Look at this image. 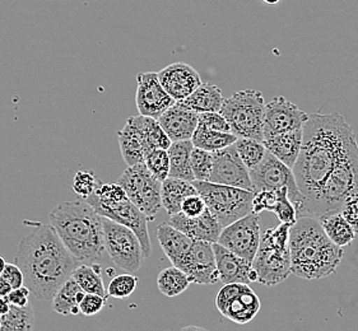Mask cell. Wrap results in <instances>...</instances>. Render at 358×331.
<instances>
[{"instance_id": "obj_47", "label": "cell", "mask_w": 358, "mask_h": 331, "mask_svg": "<svg viewBox=\"0 0 358 331\" xmlns=\"http://www.w3.org/2000/svg\"><path fill=\"white\" fill-rule=\"evenodd\" d=\"M29 295L31 289L27 286H22L20 288L12 289V292L8 295V301L15 306H27L29 303Z\"/></svg>"}, {"instance_id": "obj_38", "label": "cell", "mask_w": 358, "mask_h": 331, "mask_svg": "<svg viewBox=\"0 0 358 331\" xmlns=\"http://www.w3.org/2000/svg\"><path fill=\"white\" fill-rule=\"evenodd\" d=\"M136 286H138V277L131 273L120 274L113 278L108 283V297H114L119 300L128 298L129 295L134 293Z\"/></svg>"}, {"instance_id": "obj_26", "label": "cell", "mask_w": 358, "mask_h": 331, "mask_svg": "<svg viewBox=\"0 0 358 331\" xmlns=\"http://www.w3.org/2000/svg\"><path fill=\"white\" fill-rule=\"evenodd\" d=\"M195 194H198V190L190 181L175 179V177H167L165 181H162V187H161L162 207L165 208L169 216L180 213L182 202L187 199V196Z\"/></svg>"}, {"instance_id": "obj_32", "label": "cell", "mask_w": 358, "mask_h": 331, "mask_svg": "<svg viewBox=\"0 0 358 331\" xmlns=\"http://www.w3.org/2000/svg\"><path fill=\"white\" fill-rule=\"evenodd\" d=\"M319 222L322 223V228L330 240L341 247L351 245L356 237V232L342 213L322 216L319 218Z\"/></svg>"}, {"instance_id": "obj_5", "label": "cell", "mask_w": 358, "mask_h": 331, "mask_svg": "<svg viewBox=\"0 0 358 331\" xmlns=\"http://www.w3.org/2000/svg\"><path fill=\"white\" fill-rule=\"evenodd\" d=\"M358 194L357 140L344 153L334 170L322 181L313 196L306 199L303 216L322 218L341 213L348 196Z\"/></svg>"}, {"instance_id": "obj_22", "label": "cell", "mask_w": 358, "mask_h": 331, "mask_svg": "<svg viewBox=\"0 0 358 331\" xmlns=\"http://www.w3.org/2000/svg\"><path fill=\"white\" fill-rule=\"evenodd\" d=\"M158 122L172 142L192 140L199 124V114L176 102L159 116Z\"/></svg>"}, {"instance_id": "obj_7", "label": "cell", "mask_w": 358, "mask_h": 331, "mask_svg": "<svg viewBox=\"0 0 358 331\" xmlns=\"http://www.w3.org/2000/svg\"><path fill=\"white\" fill-rule=\"evenodd\" d=\"M265 105L258 89H244L224 98L221 114L229 122L231 131L238 138L264 142Z\"/></svg>"}, {"instance_id": "obj_6", "label": "cell", "mask_w": 358, "mask_h": 331, "mask_svg": "<svg viewBox=\"0 0 358 331\" xmlns=\"http://www.w3.org/2000/svg\"><path fill=\"white\" fill-rule=\"evenodd\" d=\"M291 227L289 224L280 223L263 233L258 251L252 260L259 283L272 287L283 283L292 274L289 251Z\"/></svg>"}, {"instance_id": "obj_24", "label": "cell", "mask_w": 358, "mask_h": 331, "mask_svg": "<svg viewBox=\"0 0 358 331\" xmlns=\"http://www.w3.org/2000/svg\"><path fill=\"white\" fill-rule=\"evenodd\" d=\"M302 138L303 128H300L266 138L263 143L266 151L271 152L280 162H283L285 165L294 170L301 152Z\"/></svg>"}, {"instance_id": "obj_46", "label": "cell", "mask_w": 358, "mask_h": 331, "mask_svg": "<svg viewBox=\"0 0 358 331\" xmlns=\"http://www.w3.org/2000/svg\"><path fill=\"white\" fill-rule=\"evenodd\" d=\"M1 277L12 286L13 289L24 286V274L17 264H7Z\"/></svg>"}, {"instance_id": "obj_42", "label": "cell", "mask_w": 358, "mask_h": 331, "mask_svg": "<svg viewBox=\"0 0 358 331\" xmlns=\"http://www.w3.org/2000/svg\"><path fill=\"white\" fill-rule=\"evenodd\" d=\"M199 124L207 126L209 129L223 131V133H232L229 122L220 111L213 112H201L199 114Z\"/></svg>"}, {"instance_id": "obj_20", "label": "cell", "mask_w": 358, "mask_h": 331, "mask_svg": "<svg viewBox=\"0 0 358 331\" xmlns=\"http://www.w3.org/2000/svg\"><path fill=\"white\" fill-rule=\"evenodd\" d=\"M215 247V261L220 273V281L223 284L227 283H245L250 284L258 281V273L252 267V263L229 251L224 246L218 242L213 244Z\"/></svg>"}, {"instance_id": "obj_10", "label": "cell", "mask_w": 358, "mask_h": 331, "mask_svg": "<svg viewBox=\"0 0 358 331\" xmlns=\"http://www.w3.org/2000/svg\"><path fill=\"white\" fill-rule=\"evenodd\" d=\"M117 184L125 190L130 202L134 203L150 221H155L159 209L162 208V182L153 176L144 162L128 166Z\"/></svg>"}, {"instance_id": "obj_3", "label": "cell", "mask_w": 358, "mask_h": 331, "mask_svg": "<svg viewBox=\"0 0 358 331\" xmlns=\"http://www.w3.org/2000/svg\"><path fill=\"white\" fill-rule=\"evenodd\" d=\"M291 270L305 281H319L337 272L343 247L336 245L314 216H299L289 230Z\"/></svg>"}, {"instance_id": "obj_28", "label": "cell", "mask_w": 358, "mask_h": 331, "mask_svg": "<svg viewBox=\"0 0 358 331\" xmlns=\"http://www.w3.org/2000/svg\"><path fill=\"white\" fill-rule=\"evenodd\" d=\"M194 145L192 140L172 142L169 152L170 157V173L169 177L182 179L193 182L195 180L192 168V152Z\"/></svg>"}, {"instance_id": "obj_49", "label": "cell", "mask_w": 358, "mask_h": 331, "mask_svg": "<svg viewBox=\"0 0 358 331\" xmlns=\"http://www.w3.org/2000/svg\"><path fill=\"white\" fill-rule=\"evenodd\" d=\"M10 307V302L8 301V297L0 295V316L6 315Z\"/></svg>"}, {"instance_id": "obj_41", "label": "cell", "mask_w": 358, "mask_h": 331, "mask_svg": "<svg viewBox=\"0 0 358 331\" xmlns=\"http://www.w3.org/2000/svg\"><path fill=\"white\" fill-rule=\"evenodd\" d=\"M278 202V196L275 191L272 190H259L255 191L254 199H252V212L260 214L262 212L268 210L273 212Z\"/></svg>"}, {"instance_id": "obj_15", "label": "cell", "mask_w": 358, "mask_h": 331, "mask_svg": "<svg viewBox=\"0 0 358 331\" xmlns=\"http://www.w3.org/2000/svg\"><path fill=\"white\" fill-rule=\"evenodd\" d=\"M208 181L254 191L249 168L243 162L235 145L213 152V167Z\"/></svg>"}, {"instance_id": "obj_8", "label": "cell", "mask_w": 358, "mask_h": 331, "mask_svg": "<svg viewBox=\"0 0 358 331\" xmlns=\"http://www.w3.org/2000/svg\"><path fill=\"white\" fill-rule=\"evenodd\" d=\"M193 185L222 227L236 222L252 212V199L255 193L251 190L210 181L194 180Z\"/></svg>"}, {"instance_id": "obj_16", "label": "cell", "mask_w": 358, "mask_h": 331, "mask_svg": "<svg viewBox=\"0 0 358 331\" xmlns=\"http://www.w3.org/2000/svg\"><path fill=\"white\" fill-rule=\"evenodd\" d=\"M176 101L167 94L158 73H139L136 75V105L139 115L159 119Z\"/></svg>"}, {"instance_id": "obj_12", "label": "cell", "mask_w": 358, "mask_h": 331, "mask_svg": "<svg viewBox=\"0 0 358 331\" xmlns=\"http://www.w3.org/2000/svg\"><path fill=\"white\" fill-rule=\"evenodd\" d=\"M215 307L235 324H249L262 307L258 295L249 284L227 283L215 297Z\"/></svg>"}, {"instance_id": "obj_40", "label": "cell", "mask_w": 358, "mask_h": 331, "mask_svg": "<svg viewBox=\"0 0 358 331\" xmlns=\"http://www.w3.org/2000/svg\"><path fill=\"white\" fill-rule=\"evenodd\" d=\"M99 180L96 179L94 171L87 170H79L78 172L74 175L72 181L73 191L78 195L79 198L86 199L90 195L94 194Z\"/></svg>"}, {"instance_id": "obj_9", "label": "cell", "mask_w": 358, "mask_h": 331, "mask_svg": "<svg viewBox=\"0 0 358 331\" xmlns=\"http://www.w3.org/2000/svg\"><path fill=\"white\" fill-rule=\"evenodd\" d=\"M249 172L254 193L259 190L275 191L280 187H288L289 199L297 209L299 216H303L306 196L302 194L300 187L297 185L294 170L291 167L280 162L271 152L266 151L263 161L254 168L249 170Z\"/></svg>"}, {"instance_id": "obj_51", "label": "cell", "mask_w": 358, "mask_h": 331, "mask_svg": "<svg viewBox=\"0 0 358 331\" xmlns=\"http://www.w3.org/2000/svg\"><path fill=\"white\" fill-rule=\"evenodd\" d=\"M263 1H264L265 4H268V6H277L280 0H263Z\"/></svg>"}, {"instance_id": "obj_29", "label": "cell", "mask_w": 358, "mask_h": 331, "mask_svg": "<svg viewBox=\"0 0 358 331\" xmlns=\"http://www.w3.org/2000/svg\"><path fill=\"white\" fill-rule=\"evenodd\" d=\"M85 295L86 292L71 277L60 288L57 289V293L51 300L54 311L63 316L78 315L80 314L79 303L82 302Z\"/></svg>"}, {"instance_id": "obj_34", "label": "cell", "mask_w": 358, "mask_h": 331, "mask_svg": "<svg viewBox=\"0 0 358 331\" xmlns=\"http://www.w3.org/2000/svg\"><path fill=\"white\" fill-rule=\"evenodd\" d=\"M190 283L192 281H189L187 274L175 265L166 267L158 274L157 287L166 297H176L184 293L189 288Z\"/></svg>"}, {"instance_id": "obj_44", "label": "cell", "mask_w": 358, "mask_h": 331, "mask_svg": "<svg viewBox=\"0 0 358 331\" xmlns=\"http://www.w3.org/2000/svg\"><path fill=\"white\" fill-rule=\"evenodd\" d=\"M341 213L351 224L356 235H358V194L351 195L345 199Z\"/></svg>"}, {"instance_id": "obj_36", "label": "cell", "mask_w": 358, "mask_h": 331, "mask_svg": "<svg viewBox=\"0 0 358 331\" xmlns=\"http://www.w3.org/2000/svg\"><path fill=\"white\" fill-rule=\"evenodd\" d=\"M144 165L153 173V176L158 180L165 181L170 173V157L167 149L156 148L147 153L144 159Z\"/></svg>"}, {"instance_id": "obj_43", "label": "cell", "mask_w": 358, "mask_h": 331, "mask_svg": "<svg viewBox=\"0 0 358 331\" xmlns=\"http://www.w3.org/2000/svg\"><path fill=\"white\" fill-rule=\"evenodd\" d=\"M106 297L103 295H96V293H86L85 298L82 300V302L79 303V309L80 314L85 316H94L100 314L105 302H106Z\"/></svg>"}, {"instance_id": "obj_11", "label": "cell", "mask_w": 358, "mask_h": 331, "mask_svg": "<svg viewBox=\"0 0 358 331\" xmlns=\"http://www.w3.org/2000/svg\"><path fill=\"white\" fill-rule=\"evenodd\" d=\"M105 247L116 267L128 273H136L143 267V247L133 230L115 222L108 216H102Z\"/></svg>"}, {"instance_id": "obj_39", "label": "cell", "mask_w": 358, "mask_h": 331, "mask_svg": "<svg viewBox=\"0 0 358 331\" xmlns=\"http://www.w3.org/2000/svg\"><path fill=\"white\" fill-rule=\"evenodd\" d=\"M213 167V153L194 147L192 152V168L195 180L208 181Z\"/></svg>"}, {"instance_id": "obj_23", "label": "cell", "mask_w": 358, "mask_h": 331, "mask_svg": "<svg viewBox=\"0 0 358 331\" xmlns=\"http://www.w3.org/2000/svg\"><path fill=\"white\" fill-rule=\"evenodd\" d=\"M122 159L128 166L138 165L144 162L150 152L144 140L143 133L138 126L134 116H130L122 130L117 133Z\"/></svg>"}, {"instance_id": "obj_30", "label": "cell", "mask_w": 358, "mask_h": 331, "mask_svg": "<svg viewBox=\"0 0 358 331\" xmlns=\"http://www.w3.org/2000/svg\"><path fill=\"white\" fill-rule=\"evenodd\" d=\"M35 324L36 317L31 303L27 306L10 304L7 314L0 316V331H31Z\"/></svg>"}, {"instance_id": "obj_14", "label": "cell", "mask_w": 358, "mask_h": 331, "mask_svg": "<svg viewBox=\"0 0 358 331\" xmlns=\"http://www.w3.org/2000/svg\"><path fill=\"white\" fill-rule=\"evenodd\" d=\"M176 267L189 277L194 284L209 286L220 281V273L215 261V247L212 242L193 240V244Z\"/></svg>"}, {"instance_id": "obj_48", "label": "cell", "mask_w": 358, "mask_h": 331, "mask_svg": "<svg viewBox=\"0 0 358 331\" xmlns=\"http://www.w3.org/2000/svg\"><path fill=\"white\" fill-rule=\"evenodd\" d=\"M12 289H13L12 286L0 275V295L8 297V295L12 292Z\"/></svg>"}, {"instance_id": "obj_33", "label": "cell", "mask_w": 358, "mask_h": 331, "mask_svg": "<svg viewBox=\"0 0 358 331\" xmlns=\"http://www.w3.org/2000/svg\"><path fill=\"white\" fill-rule=\"evenodd\" d=\"M72 278L78 283L86 293H96L108 298V289L101 277L100 264H80L73 272Z\"/></svg>"}, {"instance_id": "obj_45", "label": "cell", "mask_w": 358, "mask_h": 331, "mask_svg": "<svg viewBox=\"0 0 358 331\" xmlns=\"http://www.w3.org/2000/svg\"><path fill=\"white\" fill-rule=\"evenodd\" d=\"M207 208V204L201 195L195 194L187 196V199L182 202L181 212L187 216H201Z\"/></svg>"}, {"instance_id": "obj_18", "label": "cell", "mask_w": 358, "mask_h": 331, "mask_svg": "<svg viewBox=\"0 0 358 331\" xmlns=\"http://www.w3.org/2000/svg\"><path fill=\"white\" fill-rule=\"evenodd\" d=\"M308 119V114L297 105L283 96H277L265 108L264 139L303 128Z\"/></svg>"}, {"instance_id": "obj_25", "label": "cell", "mask_w": 358, "mask_h": 331, "mask_svg": "<svg viewBox=\"0 0 358 331\" xmlns=\"http://www.w3.org/2000/svg\"><path fill=\"white\" fill-rule=\"evenodd\" d=\"M156 235L166 256L175 267L179 264L180 260L184 258V255L193 244V238L189 237L184 232L172 227L167 222L158 226Z\"/></svg>"}, {"instance_id": "obj_35", "label": "cell", "mask_w": 358, "mask_h": 331, "mask_svg": "<svg viewBox=\"0 0 358 331\" xmlns=\"http://www.w3.org/2000/svg\"><path fill=\"white\" fill-rule=\"evenodd\" d=\"M235 145L240 157L249 170L258 166L266 153L264 143L251 138H237Z\"/></svg>"}, {"instance_id": "obj_50", "label": "cell", "mask_w": 358, "mask_h": 331, "mask_svg": "<svg viewBox=\"0 0 358 331\" xmlns=\"http://www.w3.org/2000/svg\"><path fill=\"white\" fill-rule=\"evenodd\" d=\"M6 267H7V263H6V260H4V258H1V256H0V275L3 274Z\"/></svg>"}, {"instance_id": "obj_2", "label": "cell", "mask_w": 358, "mask_h": 331, "mask_svg": "<svg viewBox=\"0 0 358 331\" xmlns=\"http://www.w3.org/2000/svg\"><path fill=\"white\" fill-rule=\"evenodd\" d=\"M24 224L31 230L20 241L15 264L24 274V284L31 293L50 301L82 263L66 249L52 224L29 221Z\"/></svg>"}, {"instance_id": "obj_1", "label": "cell", "mask_w": 358, "mask_h": 331, "mask_svg": "<svg viewBox=\"0 0 358 331\" xmlns=\"http://www.w3.org/2000/svg\"><path fill=\"white\" fill-rule=\"evenodd\" d=\"M357 140L343 115L313 114L303 125L301 152L294 167V177L308 199Z\"/></svg>"}, {"instance_id": "obj_31", "label": "cell", "mask_w": 358, "mask_h": 331, "mask_svg": "<svg viewBox=\"0 0 358 331\" xmlns=\"http://www.w3.org/2000/svg\"><path fill=\"white\" fill-rule=\"evenodd\" d=\"M237 135L234 133H223V131H217L212 130L198 124V128L194 133L192 142L194 147H198L201 149H206L208 152H217L223 149L229 145H235L237 140Z\"/></svg>"}, {"instance_id": "obj_13", "label": "cell", "mask_w": 358, "mask_h": 331, "mask_svg": "<svg viewBox=\"0 0 358 331\" xmlns=\"http://www.w3.org/2000/svg\"><path fill=\"white\" fill-rule=\"evenodd\" d=\"M260 240V214L251 212L236 222L223 227L217 242L252 263L258 251Z\"/></svg>"}, {"instance_id": "obj_27", "label": "cell", "mask_w": 358, "mask_h": 331, "mask_svg": "<svg viewBox=\"0 0 358 331\" xmlns=\"http://www.w3.org/2000/svg\"><path fill=\"white\" fill-rule=\"evenodd\" d=\"M223 101L224 98L220 87L212 83H201L193 94L187 96L185 100L179 102L181 105L196 111L198 114H201L221 111Z\"/></svg>"}, {"instance_id": "obj_19", "label": "cell", "mask_w": 358, "mask_h": 331, "mask_svg": "<svg viewBox=\"0 0 358 331\" xmlns=\"http://www.w3.org/2000/svg\"><path fill=\"white\" fill-rule=\"evenodd\" d=\"M158 77L167 94L176 102L185 100L201 84L199 73L193 66L181 61L167 65L158 72Z\"/></svg>"}, {"instance_id": "obj_4", "label": "cell", "mask_w": 358, "mask_h": 331, "mask_svg": "<svg viewBox=\"0 0 358 331\" xmlns=\"http://www.w3.org/2000/svg\"><path fill=\"white\" fill-rule=\"evenodd\" d=\"M66 249L82 264H99L106 251L102 216L87 202L60 203L49 214Z\"/></svg>"}, {"instance_id": "obj_17", "label": "cell", "mask_w": 358, "mask_h": 331, "mask_svg": "<svg viewBox=\"0 0 358 331\" xmlns=\"http://www.w3.org/2000/svg\"><path fill=\"white\" fill-rule=\"evenodd\" d=\"M94 209L101 216H108L115 222L122 224L133 230L142 244L145 259L150 258L152 252L151 238L148 233L150 219L134 203L130 202L129 198L122 202L115 203L110 205H100Z\"/></svg>"}, {"instance_id": "obj_37", "label": "cell", "mask_w": 358, "mask_h": 331, "mask_svg": "<svg viewBox=\"0 0 358 331\" xmlns=\"http://www.w3.org/2000/svg\"><path fill=\"white\" fill-rule=\"evenodd\" d=\"M275 193L278 196V202H277V205L273 210V213L280 219V223L294 226L299 219V213H297V209L294 207V203L291 202V199H289L288 187H280L278 190H275Z\"/></svg>"}, {"instance_id": "obj_21", "label": "cell", "mask_w": 358, "mask_h": 331, "mask_svg": "<svg viewBox=\"0 0 358 331\" xmlns=\"http://www.w3.org/2000/svg\"><path fill=\"white\" fill-rule=\"evenodd\" d=\"M167 223L184 232L193 240H203L212 244L218 241L223 230L222 224L208 208L198 216H187L180 212L178 214L170 216Z\"/></svg>"}]
</instances>
